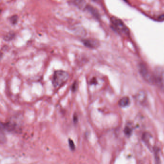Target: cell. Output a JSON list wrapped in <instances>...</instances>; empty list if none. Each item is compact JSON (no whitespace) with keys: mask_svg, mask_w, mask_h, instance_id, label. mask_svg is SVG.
<instances>
[{"mask_svg":"<svg viewBox=\"0 0 164 164\" xmlns=\"http://www.w3.org/2000/svg\"><path fill=\"white\" fill-rule=\"evenodd\" d=\"M68 142H69V146L70 149L72 151H74L75 148H76V146H75L74 142H73V140L71 139H69Z\"/></svg>","mask_w":164,"mask_h":164,"instance_id":"9c48e42d","label":"cell"},{"mask_svg":"<svg viewBox=\"0 0 164 164\" xmlns=\"http://www.w3.org/2000/svg\"><path fill=\"white\" fill-rule=\"evenodd\" d=\"M73 122L74 123H77L78 122V116L76 114H75L73 116Z\"/></svg>","mask_w":164,"mask_h":164,"instance_id":"4fadbf2b","label":"cell"},{"mask_svg":"<svg viewBox=\"0 0 164 164\" xmlns=\"http://www.w3.org/2000/svg\"><path fill=\"white\" fill-rule=\"evenodd\" d=\"M1 128H3L5 130L8 132H17L19 130V124H18L15 120L11 119L7 122L1 123Z\"/></svg>","mask_w":164,"mask_h":164,"instance_id":"5b68a950","label":"cell"},{"mask_svg":"<svg viewBox=\"0 0 164 164\" xmlns=\"http://www.w3.org/2000/svg\"><path fill=\"white\" fill-rule=\"evenodd\" d=\"M125 133L128 135H130V134H131V130L128 127H126L125 129Z\"/></svg>","mask_w":164,"mask_h":164,"instance_id":"7c38bea8","label":"cell"},{"mask_svg":"<svg viewBox=\"0 0 164 164\" xmlns=\"http://www.w3.org/2000/svg\"><path fill=\"white\" fill-rule=\"evenodd\" d=\"M155 84L161 91L164 92V69L157 67L154 73Z\"/></svg>","mask_w":164,"mask_h":164,"instance_id":"277c9868","label":"cell"},{"mask_svg":"<svg viewBox=\"0 0 164 164\" xmlns=\"http://www.w3.org/2000/svg\"><path fill=\"white\" fill-rule=\"evenodd\" d=\"M78 83L77 81H75L73 84L72 85L71 91L72 92L74 93L75 91H76L77 89H78Z\"/></svg>","mask_w":164,"mask_h":164,"instance_id":"30bf717a","label":"cell"},{"mask_svg":"<svg viewBox=\"0 0 164 164\" xmlns=\"http://www.w3.org/2000/svg\"><path fill=\"white\" fill-rule=\"evenodd\" d=\"M139 71L142 77L146 82L151 84H155L154 73H151L145 64L142 63L139 64Z\"/></svg>","mask_w":164,"mask_h":164,"instance_id":"7a4b0ae2","label":"cell"},{"mask_svg":"<svg viewBox=\"0 0 164 164\" xmlns=\"http://www.w3.org/2000/svg\"><path fill=\"white\" fill-rule=\"evenodd\" d=\"M130 103V99L128 97H123L119 101V105L121 107H126L129 105Z\"/></svg>","mask_w":164,"mask_h":164,"instance_id":"ba28073f","label":"cell"},{"mask_svg":"<svg viewBox=\"0 0 164 164\" xmlns=\"http://www.w3.org/2000/svg\"><path fill=\"white\" fill-rule=\"evenodd\" d=\"M69 75L64 70H56L52 77V84L55 89L60 88L67 82Z\"/></svg>","mask_w":164,"mask_h":164,"instance_id":"6da1fadb","label":"cell"},{"mask_svg":"<svg viewBox=\"0 0 164 164\" xmlns=\"http://www.w3.org/2000/svg\"><path fill=\"white\" fill-rule=\"evenodd\" d=\"M17 19H18V17H17V15H15V16L12 17L11 19V22L13 24H15V23H17Z\"/></svg>","mask_w":164,"mask_h":164,"instance_id":"8fae6325","label":"cell"},{"mask_svg":"<svg viewBox=\"0 0 164 164\" xmlns=\"http://www.w3.org/2000/svg\"><path fill=\"white\" fill-rule=\"evenodd\" d=\"M93 1H96V0H93Z\"/></svg>","mask_w":164,"mask_h":164,"instance_id":"5bb4252c","label":"cell"},{"mask_svg":"<svg viewBox=\"0 0 164 164\" xmlns=\"http://www.w3.org/2000/svg\"><path fill=\"white\" fill-rule=\"evenodd\" d=\"M111 21L114 27L119 33L124 35H130V30L121 20L116 17H112Z\"/></svg>","mask_w":164,"mask_h":164,"instance_id":"3957f363","label":"cell"},{"mask_svg":"<svg viewBox=\"0 0 164 164\" xmlns=\"http://www.w3.org/2000/svg\"><path fill=\"white\" fill-rule=\"evenodd\" d=\"M84 44L90 48H96L99 45V42L95 39H85L83 40Z\"/></svg>","mask_w":164,"mask_h":164,"instance_id":"8992f818","label":"cell"},{"mask_svg":"<svg viewBox=\"0 0 164 164\" xmlns=\"http://www.w3.org/2000/svg\"><path fill=\"white\" fill-rule=\"evenodd\" d=\"M74 3L79 9H84L86 8V3L85 0H75Z\"/></svg>","mask_w":164,"mask_h":164,"instance_id":"52a82bcc","label":"cell"}]
</instances>
